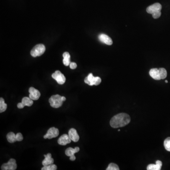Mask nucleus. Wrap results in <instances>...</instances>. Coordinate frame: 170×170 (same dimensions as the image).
Masks as SVG:
<instances>
[{
	"label": "nucleus",
	"mask_w": 170,
	"mask_h": 170,
	"mask_svg": "<svg viewBox=\"0 0 170 170\" xmlns=\"http://www.w3.org/2000/svg\"><path fill=\"white\" fill-rule=\"evenodd\" d=\"M70 67L71 69H75L77 67V65L75 62H70Z\"/></svg>",
	"instance_id": "obj_26"
},
{
	"label": "nucleus",
	"mask_w": 170,
	"mask_h": 170,
	"mask_svg": "<svg viewBox=\"0 0 170 170\" xmlns=\"http://www.w3.org/2000/svg\"><path fill=\"white\" fill-rule=\"evenodd\" d=\"M17 165L14 159H10L7 163L2 164L1 167L2 170H15L17 169Z\"/></svg>",
	"instance_id": "obj_6"
},
{
	"label": "nucleus",
	"mask_w": 170,
	"mask_h": 170,
	"mask_svg": "<svg viewBox=\"0 0 170 170\" xmlns=\"http://www.w3.org/2000/svg\"><path fill=\"white\" fill-rule=\"evenodd\" d=\"M29 97L33 100H37L40 96L41 94L38 90L33 87H31L29 89Z\"/></svg>",
	"instance_id": "obj_10"
},
{
	"label": "nucleus",
	"mask_w": 170,
	"mask_h": 170,
	"mask_svg": "<svg viewBox=\"0 0 170 170\" xmlns=\"http://www.w3.org/2000/svg\"><path fill=\"white\" fill-rule=\"evenodd\" d=\"M120 168L116 164L114 163H111L109 164L108 167H107L106 170H119Z\"/></svg>",
	"instance_id": "obj_22"
},
{
	"label": "nucleus",
	"mask_w": 170,
	"mask_h": 170,
	"mask_svg": "<svg viewBox=\"0 0 170 170\" xmlns=\"http://www.w3.org/2000/svg\"><path fill=\"white\" fill-rule=\"evenodd\" d=\"M51 106L55 108H58L62 106L63 104V101L62 100V96L59 95L52 96L49 100Z\"/></svg>",
	"instance_id": "obj_2"
},
{
	"label": "nucleus",
	"mask_w": 170,
	"mask_h": 170,
	"mask_svg": "<svg viewBox=\"0 0 170 170\" xmlns=\"http://www.w3.org/2000/svg\"><path fill=\"white\" fill-rule=\"evenodd\" d=\"M162 8V5L160 3H154L147 8L146 11L148 13L152 14L153 13H156L157 11H161Z\"/></svg>",
	"instance_id": "obj_8"
},
{
	"label": "nucleus",
	"mask_w": 170,
	"mask_h": 170,
	"mask_svg": "<svg viewBox=\"0 0 170 170\" xmlns=\"http://www.w3.org/2000/svg\"><path fill=\"white\" fill-rule=\"evenodd\" d=\"M70 159L71 161H75L76 159V157H75L74 155H73V156L70 157Z\"/></svg>",
	"instance_id": "obj_29"
},
{
	"label": "nucleus",
	"mask_w": 170,
	"mask_h": 170,
	"mask_svg": "<svg viewBox=\"0 0 170 170\" xmlns=\"http://www.w3.org/2000/svg\"><path fill=\"white\" fill-rule=\"evenodd\" d=\"M98 38L100 41L107 45H110L112 44V41L111 38L105 34H100L98 36Z\"/></svg>",
	"instance_id": "obj_12"
},
{
	"label": "nucleus",
	"mask_w": 170,
	"mask_h": 170,
	"mask_svg": "<svg viewBox=\"0 0 170 170\" xmlns=\"http://www.w3.org/2000/svg\"><path fill=\"white\" fill-rule=\"evenodd\" d=\"M44 157H45V158L42 162V164L43 166H47L54 164V159L52 158V155L50 153H48L47 155H44Z\"/></svg>",
	"instance_id": "obj_14"
},
{
	"label": "nucleus",
	"mask_w": 170,
	"mask_h": 170,
	"mask_svg": "<svg viewBox=\"0 0 170 170\" xmlns=\"http://www.w3.org/2000/svg\"><path fill=\"white\" fill-rule=\"evenodd\" d=\"M63 63L65 66L70 65V58H63Z\"/></svg>",
	"instance_id": "obj_24"
},
{
	"label": "nucleus",
	"mask_w": 170,
	"mask_h": 170,
	"mask_svg": "<svg viewBox=\"0 0 170 170\" xmlns=\"http://www.w3.org/2000/svg\"><path fill=\"white\" fill-rule=\"evenodd\" d=\"M24 105H23L22 103H20L18 104V105H17V107H18V108L19 109H22L24 107Z\"/></svg>",
	"instance_id": "obj_28"
},
{
	"label": "nucleus",
	"mask_w": 170,
	"mask_h": 170,
	"mask_svg": "<svg viewBox=\"0 0 170 170\" xmlns=\"http://www.w3.org/2000/svg\"><path fill=\"white\" fill-rule=\"evenodd\" d=\"M63 58H70V56L68 52H65L63 54Z\"/></svg>",
	"instance_id": "obj_27"
},
{
	"label": "nucleus",
	"mask_w": 170,
	"mask_h": 170,
	"mask_svg": "<svg viewBox=\"0 0 170 170\" xmlns=\"http://www.w3.org/2000/svg\"><path fill=\"white\" fill-rule=\"evenodd\" d=\"M62 101H65V100H66V98H65V97H64V96H62Z\"/></svg>",
	"instance_id": "obj_30"
},
{
	"label": "nucleus",
	"mask_w": 170,
	"mask_h": 170,
	"mask_svg": "<svg viewBox=\"0 0 170 170\" xmlns=\"http://www.w3.org/2000/svg\"><path fill=\"white\" fill-rule=\"evenodd\" d=\"M17 140L18 141H21L23 139V137L21 133H18L16 134Z\"/></svg>",
	"instance_id": "obj_25"
},
{
	"label": "nucleus",
	"mask_w": 170,
	"mask_h": 170,
	"mask_svg": "<svg viewBox=\"0 0 170 170\" xmlns=\"http://www.w3.org/2000/svg\"><path fill=\"white\" fill-rule=\"evenodd\" d=\"M164 146L165 149L170 152V137L167 138L164 141Z\"/></svg>",
	"instance_id": "obj_21"
},
{
	"label": "nucleus",
	"mask_w": 170,
	"mask_h": 170,
	"mask_svg": "<svg viewBox=\"0 0 170 170\" xmlns=\"http://www.w3.org/2000/svg\"><path fill=\"white\" fill-rule=\"evenodd\" d=\"M130 122V117L127 113H119L113 116L110 121V125L113 128L123 127L128 125Z\"/></svg>",
	"instance_id": "obj_1"
},
{
	"label": "nucleus",
	"mask_w": 170,
	"mask_h": 170,
	"mask_svg": "<svg viewBox=\"0 0 170 170\" xmlns=\"http://www.w3.org/2000/svg\"><path fill=\"white\" fill-rule=\"evenodd\" d=\"M85 82L89 86H97L101 82V79L99 77H94L92 73H90L88 77L85 78Z\"/></svg>",
	"instance_id": "obj_3"
},
{
	"label": "nucleus",
	"mask_w": 170,
	"mask_h": 170,
	"mask_svg": "<svg viewBox=\"0 0 170 170\" xmlns=\"http://www.w3.org/2000/svg\"><path fill=\"white\" fill-rule=\"evenodd\" d=\"M21 102L25 106H31L33 104V100L30 97H24V98H23Z\"/></svg>",
	"instance_id": "obj_18"
},
{
	"label": "nucleus",
	"mask_w": 170,
	"mask_h": 170,
	"mask_svg": "<svg viewBox=\"0 0 170 170\" xmlns=\"http://www.w3.org/2000/svg\"><path fill=\"white\" fill-rule=\"evenodd\" d=\"M79 151V148L78 147H76L75 149H73L72 147L68 148L65 150V155L68 157H71V156L74 155L76 153L78 152Z\"/></svg>",
	"instance_id": "obj_16"
},
{
	"label": "nucleus",
	"mask_w": 170,
	"mask_h": 170,
	"mask_svg": "<svg viewBox=\"0 0 170 170\" xmlns=\"http://www.w3.org/2000/svg\"><path fill=\"white\" fill-rule=\"evenodd\" d=\"M165 83H168V81H165Z\"/></svg>",
	"instance_id": "obj_31"
},
{
	"label": "nucleus",
	"mask_w": 170,
	"mask_h": 170,
	"mask_svg": "<svg viewBox=\"0 0 170 170\" xmlns=\"http://www.w3.org/2000/svg\"><path fill=\"white\" fill-rule=\"evenodd\" d=\"M45 51V47L43 44H38L36 45L32 50L30 54L33 57H36L42 55L44 53Z\"/></svg>",
	"instance_id": "obj_4"
},
{
	"label": "nucleus",
	"mask_w": 170,
	"mask_h": 170,
	"mask_svg": "<svg viewBox=\"0 0 170 170\" xmlns=\"http://www.w3.org/2000/svg\"><path fill=\"white\" fill-rule=\"evenodd\" d=\"M69 136L70 139L73 142H77L79 140V137L77 132L76 130L74 128H71L69 131Z\"/></svg>",
	"instance_id": "obj_13"
},
{
	"label": "nucleus",
	"mask_w": 170,
	"mask_h": 170,
	"mask_svg": "<svg viewBox=\"0 0 170 170\" xmlns=\"http://www.w3.org/2000/svg\"><path fill=\"white\" fill-rule=\"evenodd\" d=\"M71 141V139L70 138L69 135L63 134V135L61 136L58 139V143L60 145H65L68 144L70 143Z\"/></svg>",
	"instance_id": "obj_11"
},
{
	"label": "nucleus",
	"mask_w": 170,
	"mask_h": 170,
	"mask_svg": "<svg viewBox=\"0 0 170 170\" xmlns=\"http://www.w3.org/2000/svg\"><path fill=\"white\" fill-rule=\"evenodd\" d=\"M149 75L153 78H154L155 80L159 81L162 79V77H161V71L160 69H157V68H154V69H152L149 71Z\"/></svg>",
	"instance_id": "obj_9"
},
{
	"label": "nucleus",
	"mask_w": 170,
	"mask_h": 170,
	"mask_svg": "<svg viewBox=\"0 0 170 170\" xmlns=\"http://www.w3.org/2000/svg\"><path fill=\"white\" fill-rule=\"evenodd\" d=\"M52 76L59 84H63L66 81V78L64 75L59 70H56L55 73H53Z\"/></svg>",
	"instance_id": "obj_5"
},
{
	"label": "nucleus",
	"mask_w": 170,
	"mask_h": 170,
	"mask_svg": "<svg viewBox=\"0 0 170 170\" xmlns=\"http://www.w3.org/2000/svg\"><path fill=\"white\" fill-rule=\"evenodd\" d=\"M57 169V167L55 164H50V165H47V166H43L42 168V170H56Z\"/></svg>",
	"instance_id": "obj_20"
},
{
	"label": "nucleus",
	"mask_w": 170,
	"mask_h": 170,
	"mask_svg": "<svg viewBox=\"0 0 170 170\" xmlns=\"http://www.w3.org/2000/svg\"><path fill=\"white\" fill-rule=\"evenodd\" d=\"M152 15L153 18H154V19H158L161 16V11H157L156 13H153Z\"/></svg>",
	"instance_id": "obj_23"
},
{
	"label": "nucleus",
	"mask_w": 170,
	"mask_h": 170,
	"mask_svg": "<svg viewBox=\"0 0 170 170\" xmlns=\"http://www.w3.org/2000/svg\"><path fill=\"white\" fill-rule=\"evenodd\" d=\"M59 134V130L55 127H52L49 129L47 134L43 136V138L45 139H47V138L51 139V138L57 137Z\"/></svg>",
	"instance_id": "obj_7"
},
{
	"label": "nucleus",
	"mask_w": 170,
	"mask_h": 170,
	"mask_svg": "<svg viewBox=\"0 0 170 170\" xmlns=\"http://www.w3.org/2000/svg\"><path fill=\"white\" fill-rule=\"evenodd\" d=\"M7 139L8 142L11 143L15 142L17 141L16 138V135L13 132H10L7 135Z\"/></svg>",
	"instance_id": "obj_17"
},
{
	"label": "nucleus",
	"mask_w": 170,
	"mask_h": 170,
	"mask_svg": "<svg viewBox=\"0 0 170 170\" xmlns=\"http://www.w3.org/2000/svg\"><path fill=\"white\" fill-rule=\"evenodd\" d=\"M162 166V162L159 160L156 162V164H150L147 167V170H160Z\"/></svg>",
	"instance_id": "obj_15"
},
{
	"label": "nucleus",
	"mask_w": 170,
	"mask_h": 170,
	"mask_svg": "<svg viewBox=\"0 0 170 170\" xmlns=\"http://www.w3.org/2000/svg\"><path fill=\"white\" fill-rule=\"evenodd\" d=\"M7 105L4 102V100L2 97L0 98V112H4L7 109Z\"/></svg>",
	"instance_id": "obj_19"
}]
</instances>
